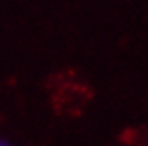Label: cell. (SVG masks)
Here are the masks:
<instances>
[{"instance_id":"1","label":"cell","mask_w":148,"mask_h":146,"mask_svg":"<svg viewBox=\"0 0 148 146\" xmlns=\"http://www.w3.org/2000/svg\"><path fill=\"white\" fill-rule=\"evenodd\" d=\"M0 146H11V144H9V143H5V141H2V139H0Z\"/></svg>"}]
</instances>
